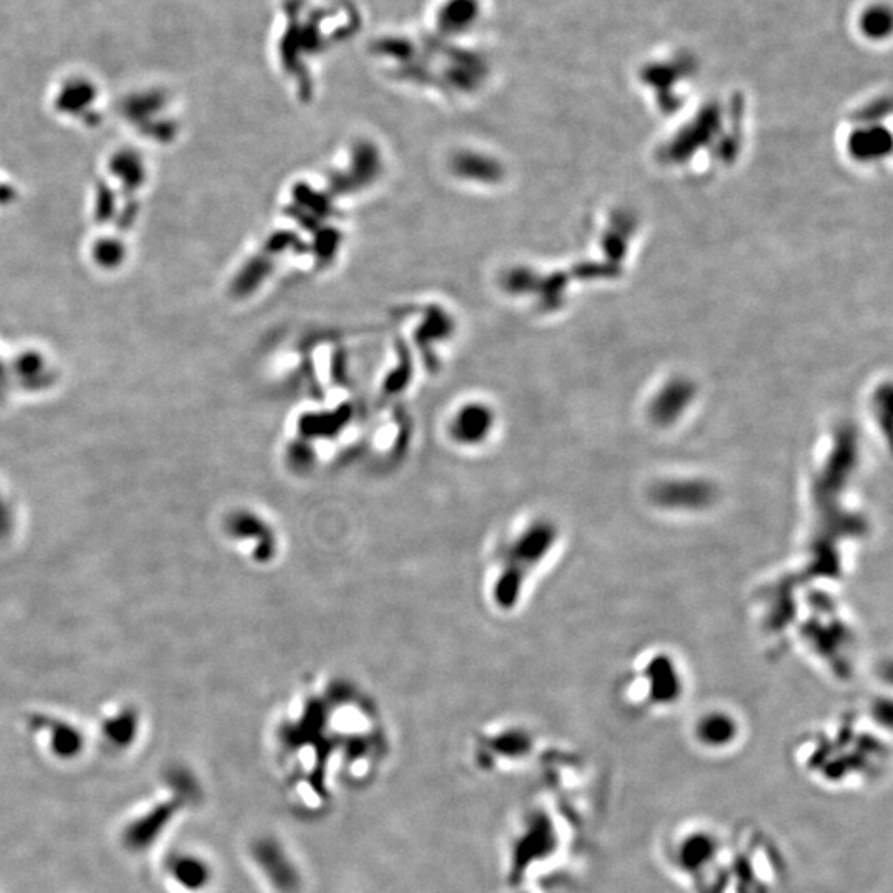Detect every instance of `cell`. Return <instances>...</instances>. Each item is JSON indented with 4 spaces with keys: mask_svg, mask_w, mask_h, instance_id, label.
Listing matches in <instances>:
<instances>
[{
    "mask_svg": "<svg viewBox=\"0 0 893 893\" xmlns=\"http://www.w3.org/2000/svg\"><path fill=\"white\" fill-rule=\"evenodd\" d=\"M732 723L726 720H717V718H705L699 728L700 740L709 746H720L726 744L733 734L732 732Z\"/></svg>",
    "mask_w": 893,
    "mask_h": 893,
    "instance_id": "3",
    "label": "cell"
},
{
    "mask_svg": "<svg viewBox=\"0 0 893 893\" xmlns=\"http://www.w3.org/2000/svg\"><path fill=\"white\" fill-rule=\"evenodd\" d=\"M253 871L268 893H301L307 887L303 865L282 837L265 834L250 846Z\"/></svg>",
    "mask_w": 893,
    "mask_h": 893,
    "instance_id": "2",
    "label": "cell"
},
{
    "mask_svg": "<svg viewBox=\"0 0 893 893\" xmlns=\"http://www.w3.org/2000/svg\"><path fill=\"white\" fill-rule=\"evenodd\" d=\"M307 697L282 715L274 730V758L288 801L321 813L334 792L363 788L388 756L376 711L357 700L332 710V697Z\"/></svg>",
    "mask_w": 893,
    "mask_h": 893,
    "instance_id": "1",
    "label": "cell"
}]
</instances>
